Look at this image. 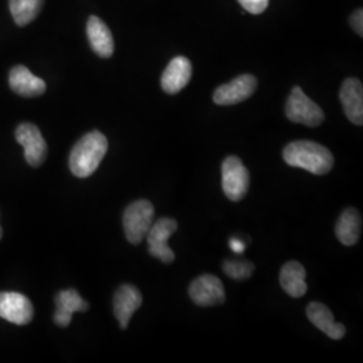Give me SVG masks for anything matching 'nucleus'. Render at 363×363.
<instances>
[{"mask_svg":"<svg viewBox=\"0 0 363 363\" xmlns=\"http://www.w3.org/2000/svg\"><path fill=\"white\" fill-rule=\"evenodd\" d=\"M43 0H10V11L18 26H26L38 15Z\"/></svg>","mask_w":363,"mask_h":363,"instance_id":"nucleus-20","label":"nucleus"},{"mask_svg":"<svg viewBox=\"0 0 363 363\" xmlns=\"http://www.w3.org/2000/svg\"><path fill=\"white\" fill-rule=\"evenodd\" d=\"M286 115L292 123L304 124L307 127H318L325 121L322 108L315 104L298 86L292 89L286 100Z\"/></svg>","mask_w":363,"mask_h":363,"instance_id":"nucleus-4","label":"nucleus"},{"mask_svg":"<svg viewBox=\"0 0 363 363\" xmlns=\"http://www.w3.org/2000/svg\"><path fill=\"white\" fill-rule=\"evenodd\" d=\"M55 313L54 322L60 327H67L72 322L74 312L86 311L89 308V303L79 296L76 289H65L58 292L55 296Z\"/></svg>","mask_w":363,"mask_h":363,"instance_id":"nucleus-14","label":"nucleus"},{"mask_svg":"<svg viewBox=\"0 0 363 363\" xmlns=\"http://www.w3.org/2000/svg\"><path fill=\"white\" fill-rule=\"evenodd\" d=\"M340 103L345 115L355 125L363 124V86L357 78H347L340 88Z\"/></svg>","mask_w":363,"mask_h":363,"instance_id":"nucleus-11","label":"nucleus"},{"mask_svg":"<svg viewBox=\"0 0 363 363\" xmlns=\"http://www.w3.org/2000/svg\"><path fill=\"white\" fill-rule=\"evenodd\" d=\"M223 272L233 280H247L255 272V265L247 259H226Z\"/></svg>","mask_w":363,"mask_h":363,"instance_id":"nucleus-21","label":"nucleus"},{"mask_svg":"<svg viewBox=\"0 0 363 363\" xmlns=\"http://www.w3.org/2000/svg\"><path fill=\"white\" fill-rule=\"evenodd\" d=\"M178 223L172 218H160L152 223L150 232L147 233V242L150 255L159 259L164 264H169L175 259L172 249L169 247V237L177 232Z\"/></svg>","mask_w":363,"mask_h":363,"instance_id":"nucleus-6","label":"nucleus"},{"mask_svg":"<svg viewBox=\"0 0 363 363\" xmlns=\"http://www.w3.org/2000/svg\"><path fill=\"white\" fill-rule=\"evenodd\" d=\"M283 157L291 167L306 169L315 175H325L334 166V156L322 144L298 140L288 144L284 148Z\"/></svg>","mask_w":363,"mask_h":363,"instance_id":"nucleus-1","label":"nucleus"},{"mask_svg":"<svg viewBox=\"0 0 363 363\" xmlns=\"http://www.w3.org/2000/svg\"><path fill=\"white\" fill-rule=\"evenodd\" d=\"M34 316L33 303L18 292H0V318L16 325H28Z\"/></svg>","mask_w":363,"mask_h":363,"instance_id":"nucleus-10","label":"nucleus"},{"mask_svg":"<svg viewBox=\"0 0 363 363\" xmlns=\"http://www.w3.org/2000/svg\"><path fill=\"white\" fill-rule=\"evenodd\" d=\"M86 34L93 52L101 58H109L115 52V42L111 30L99 16H91L86 25Z\"/></svg>","mask_w":363,"mask_h":363,"instance_id":"nucleus-16","label":"nucleus"},{"mask_svg":"<svg viewBox=\"0 0 363 363\" xmlns=\"http://www.w3.org/2000/svg\"><path fill=\"white\" fill-rule=\"evenodd\" d=\"M155 217V208L150 201L140 199L130 203L123 216L125 237L130 244L138 245L145 240Z\"/></svg>","mask_w":363,"mask_h":363,"instance_id":"nucleus-3","label":"nucleus"},{"mask_svg":"<svg viewBox=\"0 0 363 363\" xmlns=\"http://www.w3.org/2000/svg\"><path fill=\"white\" fill-rule=\"evenodd\" d=\"M189 295L196 306L213 307L225 301V288L217 276L202 274L191 283Z\"/></svg>","mask_w":363,"mask_h":363,"instance_id":"nucleus-9","label":"nucleus"},{"mask_svg":"<svg viewBox=\"0 0 363 363\" xmlns=\"http://www.w3.org/2000/svg\"><path fill=\"white\" fill-rule=\"evenodd\" d=\"M362 229V218L357 208H347L339 217L335 226L337 240L346 245L352 247L358 242Z\"/></svg>","mask_w":363,"mask_h":363,"instance_id":"nucleus-18","label":"nucleus"},{"mask_svg":"<svg viewBox=\"0 0 363 363\" xmlns=\"http://www.w3.org/2000/svg\"><path fill=\"white\" fill-rule=\"evenodd\" d=\"M307 316L312 325L319 328L322 333H325L327 337L335 340L345 337L346 327L334 320L333 312L330 311V308L325 307V304L318 301L310 303V306L307 307Z\"/></svg>","mask_w":363,"mask_h":363,"instance_id":"nucleus-15","label":"nucleus"},{"mask_svg":"<svg viewBox=\"0 0 363 363\" xmlns=\"http://www.w3.org/2000/svg\"><path fill=\"white\" fill-rule=\"evenodd\" d=\"M108 151V140L100 130H91L73 147L69 167L77 178H88L99 169Z\"/></svg>","mask_w":363,"mask_h":363,"instance_id":"nucleus-2","label":"nucleus"},{"mask_svg":"<svg viewBox=\"0 0 363 363\" xmlns=\"http://www.w3.org/2000/svg\"><path fill=\"white\" fill-rule=\"evenodd\" d=\"M280 286L292 298H301L307 292L306 269L298 261H288L280 271Z\"/></svg>","mask_w":363,"mask_h":363,"instance_id":"nucleus-19","label":"nucleus"},{"mask_svg":"<svg viewBox=\"0 0 363 363\" xmlns=\"http://www.w3.org/2000/svg\"><path fill=\"white\" fill-rule=\"evenodd\" d=\"M142 304L143 298L136 286L124 284L117 289L113 298V312L123 330L128 327L132 315Z\"/></svg>","mask_w":363,"mask_h":363,"instance_id":"nucleus-12","label":"nucleus"},{"mask_svg":"<svg viewBox=\"0 0 363 363\" xmlns=\"http://www.w3.org/2000/svg\"><path fill=\"white\" fill-rule=\"evenodd\" d=\"M229 244H230L232 250L235 252V253H242V252L245 250V245H244V242H242L241 240H238V238H232Z\"/></svg>","mask_w":363,"mask_h":363,"instance_id":"nucleus-24","label":"nucleus"},{"mask_svg":"<svg viewBox=\"0 0 363 363\" xmlns=\"http://www.w3.org/2000/svg\"><path fill=\"white\" fill-rule=\"evenodd\" d=\"M0 238H1V228H0Z\"/></svg>","mask_w":363,"mask_h":363,"instance_id":"nucleus-25","label":"nucleus"},{"mask_svg":"<svg viewBox=\"0 0 363 363\" xmlns=\"http://www.w3.org/2000/svg\"><path fill=\"white\" fill-rule=\"evenodd\" d=\"M15 138L16 142L25 148V157L31 167H38L45 162L48 155V145L38 127L30 123H23L15 130Z\"/></svg>","mask_w":363,"mask_h":363,"instance_id":"nucleus-7","label":"nucleus"},{"mask_svg":"<svg viewBox=\"0 0 363 363\" xmlns=\"http://www.w3.org/2000/svg\"><path fill=\"white\" fill-rule=\"evenodd\" d=\"M257 89V78L252 74H242L234 78L229 84H223L218 86L213 100L217 105H234L247 100Z\"/></svg>","mask_w":363,"mask_h":363,"instance_id":"nucleus-8","label":"nucleus"},{"mask_svg":"<svg viewBox=\"0 0 363 363\" xmlns=\"http://www.w3.org/2000/svg\"><path fill=\"white\" fill-rule=\"evenodd\" d=\"M249 171L237 156H228L222 163V190L233 201H241L249 189Z\"/></svg>","mask_w":363,"mask_h":363,"instance_id":"nucleus-5","label":"nucleus"},{"mask_svg":"<svg viewBox=\"0 0 363 363\" xmlns=\"http://www.w3.org/2000/svg\"><path fill=\"white\" fill-rule=\"evenodd\" d=\"M238 1L247 13H255V15L264 13L269 6V0H238Z\"/></svg>","mask_w":363,"mask_h":363,"instance_id":"nucleus-22","label":"nucleus"},{"mask_svg":"<svg viewBox=\"0 0 363 363\" xmlns=\"http://www.w3.org/2000/svg\"><path fill=\"white\" fill-rule=\"evenodd\" d=\"M193 66L186 57H175L171 60L162 74V89L169 94H177L190 82Z\"/></svg>","mask_w":363,"mask_h":363,"instance_id":"nucleus-13","label":"nucleus"},{"mask_svg":"<svg viewBox=\"0 0 363 363\" xmlns=\"http://www.w3.org/2000/svg\"><path fill=\"white\" fill-rule=\"evenodd\" d=\"M363 10L362 9H358L355 10L352 15L350 16V25L354 31L359 35L363 37Z\"/></svg>","mask_w":363,"mask_h":363,"instance_id":"nucleus-23","label":"nucleus"},{"mask_svg":"<svg viewBox=\"0 0 363 363\" xmlns=\"http://www.w3.org/2000/svg\"><path fill=\"white\" fill-rule=\"evenodd\" d=\"M10 86L15 93L25 97L40 96L46 91V84L43 79L34 76L26 66H15L10 72Z\"/></svg>","mask_w":363,"mask_h":363,"instance_id":"nucleus-17","label":"nucleus"}]
</instances>
